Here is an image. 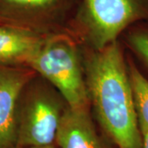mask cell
<instances>
[{"label": "cell", "mask_w": 148, "mask_h": 148, "mask_svg": "<svg viewBox=\"0 0 148 148\" xmlns=\"http://www.w3.org/2000/svg\"><path fill=\"white\" fill-rule=\"evenodd\" d=\"M85 77L89 101L107 135L119 148H143L127 64L118 41L88 56Z\"/></svg>", "instance_id": "obj_1"}, {"label": "cell", "mask_w": 148, "mask_h": 148, "mask_svg": "<svg viewBox=\"0 0 148 148\" xmlns=\"http://www.w3.org/2000/svg\"><path fill=\"white\" fill-rule=\"evenodd\" d=\"M54 86L67 106L85 109L89 95L76 48L68 39L50 35L27 65Z\"/></svg>", "instance_id": "obj_2"}, {"label": "cell", "mask_w": 148, "mask_h": 148, "mask_svg": "<svg viewBox=\"0 0 148 148\" xmlns=\"http://www.w3.org/2000/svg\"><path fill=\"white\" fill-rule=\"evenodd\" d=\"M148 21V0H82L75 25L95 50L103 49L125 30Z\"/></svg>", "instance_id": "obj_3"}, {"label": "cell", "mask_w": 148, "mask_h": 148, "mask_svg": "<svg viewBox=\"0 0 148 148\" xmlns=\"http://www.w3.org/2000/svg\"><path fill=\"white\" fill-rule=\"evenodd\" d=\"M28 83L17 106L16 147L53 145L64 107L58 95Z\"/></svg>", "instance_id": "obj_4"}, {"label": "cell", "mask_w": 148, "mask_h": 148, "mask_svg": "<svg viewBox=\"0 0 148 148\" xmlns=\"http://www.w3.org/2000/svg\"><path fill=\"white\" fill-rule=\"evenodd\" d=\"M72 0H0V25L48 33L64 20Z\"/></svg>", "instance_id": "obj_5"}, {"label": "cell", "mask_w": 148, "mask_h": 148, "mask_svg": "<svg viewBox=\"0 0 148 148\" xmlns=\"http://www.w3.org/2000/svg\"><path fill=\"white\" fill-rule=\"evenodd\" d=\"M34 73L27 67L0 64V148L16 147L18 102Z\"/></svg>", "instance_id": "obj_6"}, {"label": "cell", "mask_w": 148, "mask_h": 148, "mask_svg": "<svg viewBox=\"0 0 148 148\" xmlns=\"http://www.w3.org/2000/svg\"><path fill=\"white\" fill-rule=\"evenodd\" d=\"M49 36L27 28L0 25V64L27 67Z\"/></svg>", "instance_id": "obj_7"}, {"label": "cell", "mask_w": 148, "mask_h": 148, "mask_svg": "<svg viewBox=\"0 0 148 148\" xmlns=\"http://www.w3.org/2000/svg\"><path fill=\"white\" fill-rule=\"evenodd\" d=\"M56 143L58 148H102L86 108L65 109Z\"/></svg>", "instance_id": "obj_8"}, {"label": "cell", "mask_w": 148, "mask_h": 148, "mask_svg": "<svg viewBox=\"0 0 148 148\" xmlns=\"http://www.w3.org/2000/svg\"><path fill=\"white\" fill-rule=\"evenodd\" d=\"M127 64L139 127L141 132L148 131V79L132 60Z\"/></svg>", "instance_id": "obj_9"}, {"label": "cell", "mask_w": 148, "mask_h": 148, "mask_svg": "<svg viewBox=\"0 0 148 148\" xmlns=\"http://www.w3.org/2000/svg\"><path fill=\"white\" fill-rule=\"evenodd\" d=\"M127 35V43L148 69V26L133 25Z\"/></svg>", "instance_id": "obj_10"}, {"label": "cell", "mask_w": 148, "mask_h": 148, "mask_svg": "<svg viewBox=\"0 0 148 148\" xmlns=\"http://www.w3.org/2000/svg\"><path fill=\"white\" fill-rule=\"evenodd\" d=\"M143 137V148H148V131L142 132Z\"/></svg>", "instance_id": "obj_11"}, {"label": "cell", "mask_w": 148, "mask_h": 148, "mask_svg": "<svg viewBox=\"0 0 148 148\" xmlns=\"http://www.w3.org/2000/svg\"><path fill=\"white\" fill-rule=\"evenodd\" d=\"M15 148H57L53 145H49V146H43V147H15Z\"/></svg>", "instance_id": "obj_12"}]
</instances>
